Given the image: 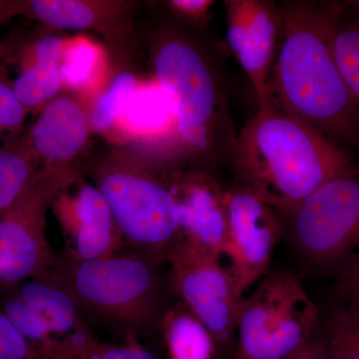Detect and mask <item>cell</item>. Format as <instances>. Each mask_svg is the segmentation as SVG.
<instances>
[{
    "instance_id": "1",
    "label": "cell",
    "mask_w": 359,
    "mask_h": 359,
    "mask_svg": "<svg viewBox=\"0 0 359 359\" xmlns=\"http://www.w3.org/2000/svg\"><path fill=\"white\" fill-rule=\"evenodd\" d=\"M266 81L268 107L359 149V107L334 55L344 1H285Z\"/></svg>"
},
{
    "instance_id": "2",
    "label": "cell",
    "mask_w": 359,
    "mask_h": 359,
    "mask_svg": "<svg viewBox=\"0 0 359 359\" xmlns=\"http://www.w3.org/2000/svg\"><path fill=\"white\" fill-rule=\"evenodd\" d=\"M229 163L238 186L278 214L323 184L359 172L348 149L269 107L259 108L236 135Z\"/></svg>"
},
{
    "instance_id": "3",
    "label": "cell",
    "mask_w": 359,
    "mask_h": 359,
    "mask_svg": "<svg viewBox=\"0 0 359 359\" xmlns=\"http://www.w3.org/2000/svg\"><path fill=\"white\" fill-rule=\"evenodd\" d=\"M45 275L74 299L93 332L122 341L161 337L163 320L179 301L166 259L125 245L95 259L66 250Z\"/></svg>"
},
{
    "instance_id": "4",
    "label": "cell",
    "mask_w": 359,
    "mask_h": 359,
    "mask_svg": "<svg viewBox=\"0 0 359 359\" xmlns=\"http://www.w3.org/2000/svg\"><path fill=\"white\" fill-rule=\"evenodd\" d=\"M155 73L173 121L168 140L187 159L205 166L230 161L235 128L224 78L204 52L188 39L167 35L158 44Z\"/></svg>"
},
{
    "instance_id": "5",
    "label": "cell",
    "mask_w": 359,
    "mask_h": 359,
    "mask_svg": "<svg viewBox=\"0 0 359 359\" xmlns=\"http://www.w3.org/2000/svg\"><path fill=\"white\" fill-rule=\"evenodd\" d=\"M320 318L299 276L268 271L240 302L231 359H285L311 337Z\"/></svg>"
},
{
    "instance_id": "6",
    "label": "cell",
    "mask_w": 359,
    "mask_h": 359,
    "mask_svg": "<svg viewBox=\"0 0 359 359\" xmlns=\"http://www.w3.org/2000/svg\"><path fill=\"white\" fill-rule=\"evenodd\" d=\"M123 242L167 261L182 242L178 205L159 175L131 164H112L96 175Z\"/></svg>"
},
{
    "instance_id": "7",
    "label": "cell",
    "mask_w": 359,
    "mask_h": 359,
    "mask_svg": "<svg viewBox=\"0 0 359 359\" xmlns=\"http://www.w3.org/2000/svg\"><path fill=\"white\" fill-rule=\"evenodd\" d=\"M78 180L79 171L73 166L41 165L0 219V295L44 276L57 263L59 254L47 238V212Z\"/></svg>"
},
{
    "instance_id": "8",
    "label": "cell",
    "mask_w": 359,
    "mask_h": 359,
    "mask_svg": "<svg viewBox=\"0 0 359 359\" xmlns=\"http://www.w3.org/2000/svg\"><path fill=\"white\" fill-rule=\"evenodd\" d=\"M280 215L309 263L339 273L359 250V172L323 184Z\"/></svg>"
},
{
    "instance_id": "9",
    "label": "cell",
    "mask_w": 359,
    "mask_h": 359,
    "mask_svg": "<svg viewBox=\"0 0 359 359\" xmlns=\"http://www.w3.org/2000/svg\"><path fill=\"white\" fill-rule=\"evenodd\" d=\"M221 259L181 242L167 262L175 295L209 330L216 347V359H231L242 299Z\"/></svg>"
},
{
    "instance_id": "10",
    "label": "cell",
    "mask_w": 359,
    "mask_h": 359,
    "mask_svg": "<svg viewBox=\"0 0 359 359\" xmlns=\"http://www.w3.org/2000/svg\"><path fill=\"white\" fill-rule=\"evenodd\" d=\"M228 233L222 257L240 299L269 271L276 245L285 235L283 219L275 209L242 187L226 189Z\"/></svg>"
},
{
    "instance_id": "11",
    "label": "cell",
    "mask_w": 359,
    "mask_h": 359,
    "mask_svg": "<svg viewBox=\"0 0 359 359\" xmlns=\"http://www.w3.org/2000/svg\"><path fill=\"white\" fill-rule=\"evenodd\" d=\"M226 41L247 73L259 108L268 107L266 81L283 23L282 4L268 0H226Z\"/></svg>"
},
{
    "instance_id": "12",
    "label": "cell",
    "mask_w": 359,
    "mask_h": 359,
    "mask_svg": "<svg viewBox=\"0 0 359 359\" xmlns=\"http://www.w3.org/2000/svg\"><path fill=\"white\" fill-rule=\"evenodd\" d=\"M162 178L178 205L182 242L222 257L228 233L226 189L205 171H177Z\"/></svg>"
},
{
    "instance_id": "13",
    "label": "cell",
    "mask_w": 359,
    "mask_h": 359,
    "mask_svg": "<svg viewBox=\"0 0 359 359\" xmlns=\"http://www.w3.org/2000/svg\"><path fill=\"white\" fill-rule=\"evenodd\" d=\"M60 197L69 205L66 207L58 199L54 205L65 230L74 240V247L67 249L71 254L82 259H95L121 249V233L107 201L96 186L81 182L74 197H68L67 189Z\"/></svg>"
},
{
    "instance_id": "14",
    "label": "cell",
    "mask_w": 359,
    "mask_h": 359,
    "mask_svg": "<svg viewBox=\"0 0 359 359\" xmlns=\"http://www.w3.org/2000/svg\"><path fill=\"white\" fill-rule=\"evenodd\" d=\"M20 15L61 29L93 30L120 45L130 35L131 2L93 0H20Z\"/></svg>"
},
{
    "instance_id": "15",
    "label": "cell",
    "mask_w": 359,
    "mask_h": 359,
    "mask_svg": "<svg viewBox=\"0 0 359 359\" xmlns=\"http://www.w3.org/2000/svg\"><path fill=\"white\" fill-rule=\"evenodd\" d=\"M91 132L83 105L73 97L62 95L45 105L25 138L41 165L72 167Z\"/></svg>"
},
{
    "instance_id": "16",
    "label": "cell",
    "mask_w": 359,
    "mask_h": 359,
    "mask_svg": "<svg viewBox=\"0 0 359 359\" xmlns=\"http://www.w3.org/2000/svg\"><path fill=\"white\" fill-rule=\"evenodd\" d=\"M9 290L36 311L54 337L79 359L98 341L74 299L48 276L25 280Z\"/></svg>"
},
{
    "instance_id": "17",
    "label": "cell",
    "mask_w": 359,
    "mask_h": 359,
    "mask_svg": "<svg viewBox=\"0 0 359 359\" xmlns=\"http://www.w3.org/2000/svg\"><path fill=\"white\" fill-rule=\"evenodd\" d=\"M65 41L56 35H47L23 50L22 72L13 82V88L28 112L50 102L63 86L60 58Z\"/></svg>"
},
{
    "instance_id": "18",
    "label": "cell",
    "mask_w": 359,
    "mask_h": 359,
    "mask_svg": "<svg viewBox=\"0 0 359 359\" xmlns=\"http://www.w3.org/2000/svg\"><path fill=\"white\" fill-rule=\"evenodd\" d=\"M161 339L169 359H216V347L209 330L180 301L165 316Z\"/></svg>"
},
{
    "instance_id": "19",
    "label": "cell",
    "mask_w": 359,
    "mask_h": 359,
    "mask_svg": "<svg viewBox=\"0 0 359 359\" xmlns=\"http://www.w3.org/2000/svg\"><path fill=\"white\" fill-rule=\"evenodd\" d=\"M318 327L330 359H359V302L334 295Z\"/></svg>"
},
{
    "instance_id": "20",
    "label": "cell",
    "mask_w": 359,
    "mask_h": 359,
    "mask_svg": "<svg viewBox=\"0 0 359 359\" xmlns=\"http://www.w3.org/2000/svg\"><path fill=\"white\" fill-rule=\"evenodd\" d=\"M106 60L103 47L83 35L65 39L60 58L63 85L74 91H92L103 79Z\"/></svg>"
},
{
    "instance_id": "21",
    "label": "cell",
    "mask_w": 359,
    "mask_h": 359,
    "mask_svg": "<svg viewBox=\"0 0 359 359\" xmlns=\"http://www.w3.org/2000/svg\"><path fill=\"white\" fill-rule=\"evenodd\" d=\"M40 166L25 136L0 147V219L20 199Z\"/></svg>"
},
{
    "instance_id": "22",
    "label": "cell",
    "mask_w": 359,
    "mask_h": 359,
    "mask_svg": "<svg viewBox=\"0 0 359 359\" xmlns=\"http://www.w3.org/2000/svg\"><path fill=\"white\" fill-rule=\"evenodd\" d=\"M0 311L47 359H79L54 337L41 316L11 290L0 295Z\"/></svg>"
},
{
    "instance_id": "23",
    "label": "cell",
    "mask_w": 359,
    "mask_h": 359,
    "mask_svg": "<svg viewBox=\"0 0 359 359\" xmlns=\"http://www.w3.org/2000/svg\"><path fill=\"white\" fill-rule=\"evenodd\" d=\"M138 88V80L130 72H121L113 78L108 88L97 97L88 112L91 131L105 133L126 109Z\"/></svg>"
},
{
    "instance_id": "24",
    "label": "cell",
    "mask_w": 359,
    "mask_h": 359,
    "mask_svg": "<svg viewBox=\"0 0 359 359\" xmlns=\"http://www.w3.org/2000/svg\"><path fill=\"white\" fill-rule=\"evenodd\" d=\"M334 55L342 77L359 107V18L347 11L334 39Z\"/></svg>"
},
{
    "instance_id": "25",
    "label": "cell",
    "mask_w": 359,
    "mask_h": 359,
    "mask_svg": "<svg viewBox=\"0 0 359 359\" xmlns=\"http://www.w3.org/2000/svg\"><path fill=\"white\" fill-rule=\"evenodd\" d=\"M28 110L14 94L6 66L0 69V140L14 138L22 129Z\"/></svg>"
},
{
    "instance_id": "26",
    "label": "cell",
    "mask_w": 359,
    "mask_h": 359,
    "mask_svg": "<svg viewBox=\"0 0 359 359\" xmlns=\"http://www.w3.org/2000/svg\"><path fill=\"white\" fill-rule=\"evenodd\" d=\"M0 359H47L0 311Z\"/></svg>"
},
{
    "instance_id": "27",
    "label": "cell",
    "mask_w": 359,
    "mask_h": 359,
    "mask_svg": "<svg viewBox=\"0 0 359 359\" xmlns=\"http://www.w3.org/2000/svg\"><path fill=\"white\" fill-rule=\"evenodd\" d=\"M212 0H170L167 6L172 13L194 25L204 26L209 20Z\"/></svg>"
},
{
    "instance_id": "28",
    "label": "cell",
    "mask_w": 359,
    "mask_h": 359,
    "mask_svg": "<svg viewBox=\"0 0 359 359\" xmlns=\"http://www.w3.org/2000/svg\"><path fill=\"white\" fill-rule=\"evenodd\" d=\"M334 295L359 302V250L337 273Z\"/></svg>"
},
{
    "instance_id": "29",
    "label": "cell",
    "mask_w": 359,
    "mask_h": 359,
    "mask_svg": "<svg viewBox=\"0 0 359 359\" xmlns=\"http://www.w3.org/2000/svg\"><path fill=\"white\" fill-rule=\"evenodd\" d=\"M285 359H330L320 327L318 325L311 337Z\"/></svg>"
},
{
    "instance_id": "30",
    "label": "cell",
    "mask_w": 359,
    "mask_h": 359,
    "mask_svg": "<svg viewBox=\"0 0 359 359\" xmlns=\"http://www.w3.org/2000/svg\"><path fill=\"white\" fill-rule=\"evenodd\" d=\"M20 15V0H0V26Z\"/></svg>"
},
{
    "instance_id": "31",
    "label": "cell",
    "mask_w": 359,
    "mask_h": 359,
    "mask_svg": "<svg viewBox=\"0 0 359 359\" xmlns=\"http://www.w3.org/2000/svg\"><path fill=\"white\" fill-rule=\"evenodd\" d=\"M11 53V44L6 43V42H0V69L4 67V62L7 60V56Z\"/></svg>"
},
{
    "instance_id": "32",
    "label": "cell",
    "mask_w": 359,
    "mask_h": 359,
    "mask_svg": "<svg viewBox=\"0 0 359 359\" xmlns=\"http://www.w3.org/2000/svg\"><path fill=\"white\" fill-rule=\"evenodd\" d=\"M347 11L353 15L359 18V0H351V1H344Z\"/></svg>"
}]
</instances>
